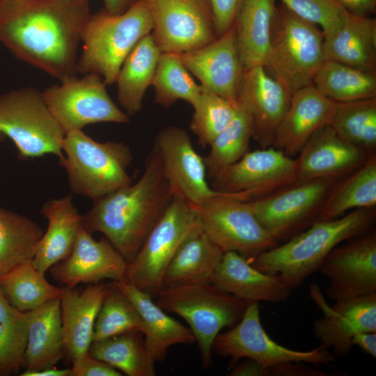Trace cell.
I'll use <instances>...</instances> for the list:
<instances>
[{"instance_id": "obj_1", "label": "cell", "mask_w": 376, "mask_h": 376, "mask_svg": "<svg viewBox=\"0 0 376 376\" xmlns=\"http://www.w3.org/2000/svg\"><path fill=\"white\" fill-rule=\"evenodd\" d=\"M89 0H0V42L16 57L65 81L77 72Z\"/></svg>"}, {"instance_id": "obj_2", "label": "cell", "mask_w": 376, "mask_h": 376, "mask_svg": "<svg viewBox=\"0 0 376 376\" xmlns=\"http://www.w3.org/2000/svg\"><path fill=\"white\" fill-rule=\"evenodd\" d=\"M172 196L153 146L141 178L93 200L92 208L83 216L81 226L91 234L102 233L129 263Z\"/></svg>"}, {"instance_id": "obj_3", "label": "cell", "mask_w": 376, "mask_h": 376, "mask_svg": "<svg viewBox=\"0 0 376 376\" xmlns=\"http://www.w3.org/2000/svg\"><path fill=\"white\" fill-rule=\"evenodd\" d=\"M375 216V208H361L335 219L317 221L283 244L247 260L261 272L279 274L292 290L320 269L336 246L367 231Z\"/></svg>"}, {"instance_id": "obj_4", "label": "cell", "mask_w": 376, "mask_h": 376, "mask_svg": "<svg viewBox=\"0 0 376 376\" xmlns=\"http://www.w3.org/2000/svg\"><path fill=\"white\" fill-rule=\"evenodd\" d=\"M152 27L147 0L136 1L120 14L104 9L91 14L81 37L83 50L77 72L97 73L106 85L116 83L125 58Z\"/></svg>"}, {"instance_id": "obj_5", "label": "cell", "mask_w": 376, "mask_h": 376, "mask_svg": "<svg viewBox=\"0 0 376 376\" xmlns=\"http://www.w3.org/2000/svg\"><path fill=\"white\" fill-rule=\"evenodd\" d=\"M59 164L66 171L72 192L93 200L130 185V147L121 142L96 141L82 130L65 134Z\"/></svg>"}, {"instance_id": "obj_6", "label": "cell", "mask_w": 376, "mask_h": 376, "mask_svg": "<svg viewBox=\"0 0 376 376\" xmlns=\"http://www.w3.org/2000/svg\"><path fill=\"white\" fill-rule=\"evenodd\" d=\"M321 29L276 5L272 40L264 68L291 95L313 84L324 61Z\"/></svg>"}, {"instance_id": "obj_7", "label": "cell", "mask_w": 376, "mask_h": 376, "mask_svg": "<svg viewBox=\"0 0 376 376\" xmlns=\"http://www.w3.org/2000/svg\"><path fill=\"white\" fill-rule=\"evenodd\" d=\"M157 304L184 318L189 325L205 367L212 365V345L224 328L242 319L247 304L210 282L162 288Z\"/></svg>"}, {"instance_id": "obj_8", "label": "cell", "mask_w": 376, "mask_h": 376, "mask_svg": "<svg viewBox=\"0 0 376 376\" xmlns=\"http://www.w3.org/2000/svg\"><path fill=\"white\" fill-rule=\"evenodd\" d=\"M200 229L194 207L180 197L172 196L137 253L127 263L125 281L156 297L175 254L184 242Z\"/></svg>"}, {"instance_id": "obj_9", "label": "cell", "mask_w": 376, "mask_h": 376, "mask_svg": "<svg viewBox=\"0 0 376 376\" xmlns=\"http://www.w3.org/2000/svg\"><path fill=\"white\" fill-rule=\"evenodd\" d=\"M0 132L14 143L20 159L47 154L63 157L65 133L36 89L22 88L0 97Z\"/></svg>"}, {"instance_id": "obj_10", "label": "cell", "mask_w": 376, "mask_h": 376, "mask_svg": "<svg viewBox=\"0 0 376 376\" xmlns=\"http://www.w3.org/2000/svg\"><path fill=\"white\" fill-rule=\"evenodd\" d=\"M336 184V178L297 181L247 203L258 221L279 243L317 221L322 203Z\"/></svg>"}, {"instance_id": "obj_11", "label": "cell", "mask_w": 376, "mask_h": 376, "mask_svg": "<svg viewBox=\"0 0 376 376\" xmlns=\"http://www.w3.org/2000/svg\"><path fill=\"white\" fill-rule=\"evenodd\" d=\"M76 76L47 88L41 95L65 134L97 123H125L126 113L107 93L102 77L94 72Z\"/></svg>"}, {"instance_id": "obj_12", "label": "cell", "mask_w": 376, "mask_h": 376, "mask_svg": "<svg viewBox=\"0 0 376 376\" xmlns=\"http://www.w3.org/2000/svg\"><path fill=\"white\" fill-rule=\"evenodd\" d=\"M193 206L201 230L224 252L235 251L250 259L279 244L247 202L221 194Z\"/></svg>"}, {"instance_id": "obj_13", "label": "cell", "mask_w": 376, "mask_h": 376, "mask_svg": "<svg viewBox=\"0 0 376 376\" xmlns=\"http://www.w3.org/2000/svg\"><path fill=\"white\" fill-rule=\"evenodd\" d=\"M211 187L224 196L251 201L297 180L296 159L269 147L249 151L212 178Z\"/></svg>"}, {"instance_id": "obj_14", "label": "cell", "mask_w": 376, "mask_h": 376, "mask_svg": "<svg viewBox=\"0 0 376 376\" xmlns=\"http://www.w3.org/2000/svg\"><path fill=\"white\" fill-rule=\"evenodd\" d=\"M212 352L230 357L233 364L240 359L249 358L266 368L288 361L313 365H329L336 361L334 354L326 350H294L275 342L262 325L257 302L247 304L240 321L228 331L218 334Z\"/></svg>"}, {"instance_id": "obj_15", "label": "cell", "mask_w": 376, "mask_h": 376, "mask_svg": "<svg viewBox=\"0 0 376 376\" xmlns=\"http://www.w3.org/2000/svg\"><path fill=\"white\" fill-rule=\"evenodd\" d=\"M152 37L162 53L182 54L217 37L209 0H147Z\"/></svg>"}, {"instance_id": "obj_16", "label": "cell", "mask_w": 376, "mask_h": 376, "mask_svg": "<svg viewBox=\"0 0 376 376\" xmlns=\"http://www.w3.org/2000/svg\"><path fill=\"white\" fill-rule=\"evenodd\" d=\"M153 146L173 196L196 206L222 194L208 184L204 159L195 150L186 130L166 127L158 132Z\"/></svg>"}, {"instance_id": "obj_17", "label": "cell", "mask_w": 376, "mask_h": 376, "mask_svg": "<svg viewBox=\"0 0 376 376\" xmlns=\"http://www.w3.org/2000/svg\"><path fill=\"white\" fill-rule=\"evenodd\" d=\"M336 246L319 271L329 281L327 295L336 300L376 293V233L366 231Z\"/></svg>"}, {"instance_id": "obj_18", "label": "cell", "mask_w": 376, "mask_h": 376, "mask_svg": "<svg viewBox=\"0 0 376 376\" xmlns=\"http://www.w3.org/2000/svg\"><path fill=\"white\" fill-rule=\"evenodd\" d=\"M127 263L107 238L97 241L80 227L72 251L50 267L53 278L68 288L104 279L125 281Z\"/></svg>"}, {"instance_id": "obj_19", "label": "cell", "mask_w": 376, "mask_h": 376, "mask_svg": "<svg viewBox=\"0 0 376 376\" xmlns=\"http://www.w3.org/2000/svg\"><path fill=\"white\" fill-rule=\"evenodd\" d=\"M292 95L264 66L244 69L237 100L250 113L253 138L261 148L272 147L276 130L290 106Z\"/></svg>"}, {"instance_id": "obj_20", "label": "cell", "mask_w": 376, "mask_h": 376, "mask_svg": "<svg viewBox=\"0 0 376 376\" xmlns=\"http://www.w3.org/2000/svg\"><path fill=\"white\" fill-rule=\"evenodd\" d=\"M182 63L203 87L237 101L244 70L238 54L234 25L210 43L180 54Z\"/></svg>"}, {"instance_id": "obj_21", "label": "cell", "mask_w": 376, "mask_h": 376, "mask_svg": "<svg viewBox=\"0 0 376 376\" xmlns=\"http://www.w3.org/2000/svg\"><path fill=\"white\" fill-rule=\"evenodd\" d=\"M322 310L324 315L313 322V334L320 340L318 347L331 349L336 357L349 353L355 334L376 332V293L336 300Z\"/></svg>"}, {"instance_id": "obj_22", "label": "cell", "mask_w": 376, "mask_h": 376, "mask_svg": "<svg viewBox=\"0 0 376 376\" xmlns=\"http://www.w3.org/2000/svg\"><path fill=\"white\" fill-rule=\"evenodd\" d=\"M368 154L341 138L330 125L324 126L308 140L298 154L297 181L336 178L361 166Z\"/></svg>"}, {"instance_id": "obj_23", "label": "cell", "mask_w": 376, "mask_h": 376, "mask_svg": "<svg viewBox=\"0 0 376 376\" xmlns=\"http://www.w3.org/2000/svg\"><path fill=\"white\" fill-rule=\"evenodd\" d=\"M336 102L322 95L313 84L292 95L288 109L272 147L293 157L320 129L329 125Z\"/></svg>"}, {"instance_id": "obj_24", "label": "cell", "mask_w": 376, "mask_h": 376, "mask_svg": "<svg viewBox=\"0 0 376 376\" xmlns=\"http://www.w3.org/2000/svg\"><path fill=\"white\" fill-rule=\"evenodd\" d=\"M210 283L245 301L284 302L290 290L279 274H267L253 267L235 251H225Z\"/></svg>"}, {"instance_id": "obj_25", "label": "cell", "mask_w": 376, "mask_h": 376, "mask_svg": "<svg viewBox=\"0 0 376 376\" xmlns=\"http://www.w3.org/2000/svg\"><path fill=\"white\" fill-rule=\"evenodd\" d=\"M107 287L97 283L81 290L68 287L63 289L61 311L64 351L71 361L88 352Z\"/></svg>"}, {"instance_id": "obj_26", "label": "cell", "mask_w": 376, "mask_h": 376, "mask_svg": "<svg viewBox=\"0 0 376 376\" xmlns=\"http://www.w3.org/2000/svg\"><path fill=\"white\" fill-rule=\"evenodd\" d=\"M40 213L47 220L48 226L37 244L32 262L37 269L45 272L70 253L83 216L74 205L71 194L47 201Z\"/></svg>"}, {"instance_id": "obj_27", "label": "cell", "mask_w": 376, "mask_h": 376, "mask_svg": "<svg viewBox=\"0 0 376 376\" xmlns=\"http://www.w3.org/2000/svg\"><path fill=\"white\" fill-rule=\"evenodd\" d=\"M115 282L136 308L143 326L146 348L155 362L166 358L171 346L196 341L189 327L164 313L148 293L125 281Z\"/></svg>"}, {"instance_id": "obj_28", "label": "cell", "mask_w": 376, "mask_h": 376, "mask_svg": "<svg viewBox=\"0 0 376 376\" xmlns=\"http://www.w3.org/2000/svg\"><path fill=\"white\" fill-rule=\"evenodd\" d=\"M324 58L376 72L375 18L356 16L343 10L339 26L324 39Z\"/></svg>"}, {"instance_id": "obj_29", "label": "cell", "mask_w": 376, "mask_h": 376, "mask_svg": "<svg viewBox=\"0 0 376 376\" xmlns=\"http://www.w3.org/2000/svg\"><path fill=\"white\" fill-rule=\"evenodd\" d=\"M276 0H244L233 22L243 69L264 66L270 48Z\"/></svg>"}, {"instance_id": "obj_30", "label": "cell", "mask_w": 376, "mask_h": 376, "mask_svg": "<svg viewBox=\"0 0 376 376\" xmlns=\"http://www.w3.org/2000/svg\"><path fill=\"white\" fill-rule=\"evenodd\" d=\"M64 354L61 298H58L31 311L24 368L36 371L53 368Z\"/></svg>"}, {"instance_id": "obj_31", "label": "cell", "mask_w": 376, "mask_h": 376, "mask_svg": "<svg viewBox=\"0 0 376 376\" xmlns=\"http://www.w3.org/2000/svg\"><path fill=\"white\" fill-rule=\"evenodd\" d=\"M161 54L150 33L140 40L125 58L116 83L118 100L127 116L134 115L141 109Z\"/></svg>"}, {"instance_id": "obj_32", "label": "cell", "mask_w": 376, "mask_h": 376, "mask_svg": "<svg viewBox=\"0 0 376 376\" xmlns=\"http://www.w3.org/2000/svg\"><path fill=\"white\" fill-rule=\"evenodd\" d=\"M224 251L201 230L179 248L163 278L162 288L210 282Z\"/></svg>"}, {"instance_id": "obj_33", "label": "cell", "mask_w": 376, "mask_h": 376, "mask_svg": "<svg viewBox=\"0 0 376 376\" xmlns=\"http://www.w3.org/2000/svg\"><path fill=\"white\" fill-rule=\"evenodd\" d=\"M375 205L376 156L372 154L343 182L336 184L322 203L317 221L341 217L348 210L375 208Z\"/></svg>"}, {"instance_id": "obj_34", "label": "cell", "mask_w": 376, "mask_h": 376, "mask_svg": "<svg viewBox=\"0 0 376 376\" xmlns=\"http://www.w3.org/2000/svg\"><path fill=\"white\" fill-rule=\"evenodd\" d=\"M313 85L335 102L376 97V72L365 70L334 61H324Z\"/></svg>"}, {"instance_id": "obj_35", "label": "cell", "mask_w": 376, "mask_h": 376, "mask_svg": "<svg viewBox=\"0 0 376 376\" xmlns=\"http://www.w3.org/2000/svg\"><path fill=\"white\" fill-rule=\"evenodd\" d=\"M31 260L19 263L0 275V290L7 301L21 311L34 310L46 302L61 298L63 288L49 283L45 272Z\"/></svg>"}, {"instance_id": "obj_36", "label": "cell", "mask_w": 376, "mask_h": 376, "mask_svg": "<svg viewBox=\"0 0 376 376\" xmlns=\"http://www.w3.org/2000/svg\"><path fill=\"white\" fill-rule=\"evenodd\" d=\"M141 331H129L93 341L89 354L128 376H155V361L148 352Z\"/></svg>"}, {"instance_id": "obj_37", "label": "cell", "mask_w": 376, "mask_h": 376, "mask_svg": "<svg viewBox=\"0 0 376 376\" xmlns=\"http://www.w3.org/2000/svg\"><path fill=\"white\" fill-rule=\"evenodd\" d=\"M43 233L27 217L0 207V275L33 260Z\"/></svg>"}, {"instance_id": "obj_38", "label": "cell", "mask_w": 376, "mask_h": 376, "mask_svg": "<svg viewBox=\"0 0 376 376\" xmlns=\"http://www.w3.org/2000/svg\"><path fill=\"white\" fill-rule=\"evenodd\" d=\"M31 311L12 306L0 290V376L16 375L24 368Z\"/></svg>"}, {"instance_id": "obj_39", "label": "cell", "mask_w": 376, "mask_h": 376, "mask_svg": "<svg viewBox=\"0 0 376 376\" xmlns=\"http://www.w3.org/2000/svg\"><path fill=\"white\" fill-rule=\"evenodd\" d=\"M329 125L347 142L373 153L376 148V97L336 102Z\"/></svg>"}, {"instance_id": "obj_40", "label": "cell", "mask_w": 376, "mask_h": 376, "mask_svg": "<svg viewBox=\"0 0 376 376\" xmlns=\"http://www.w3.org/2000/svg\"><path fill=\"white\" fill-rule=\"evenodd\" d=\"M151 85L155 90V102L166 108L179 100L187 102L193 107L202 90L177 53L161 54Z\"/></svg>"}, {"instance_id": "obj_41", "label": "cell", "mask_w": 376, "mask_h": 376, "mask_svg": "<svg viewBox=\"0 0 376 376\" xmlns=\"http://www.w3.org/2000/svg\"><path fill=\"white\" fill-rule=\"evenodd\" d=\"M253 134L252 118L238 102L233 120L209 145L210 152L203 158L207 174L212 178L219 171L242 158L249 151Z\"/></svg>"}, {"instance_id": "obj_42", "label": "cell", "mask_w": 376, "mask_h": 376, "mask_svg": "<svg viewBox=\"0 0 376 376\" xmlns=\"http://www.w3.org/2000/svg\"><path fill=\"white\" fill-rule=\"evenodd\" d=\"M143 326L140 315L130 299L115 281L107 285V292L97 313L93 341L129 331H141Z\"/></svg>"}, {"instance_id": "obj_43", "label": "cell", "mask_w": 376, "mask_h": 376, "mask_svg": "<svg viewBox=\"0 0 376 376\" xmlns=\"http://www.w3.org/2000/svg\"><path fill=\"white\" fill-rule=\"evenodd\" d=\"M201 88L200 97L193 107L190 129L197 136L198 143L206 147L233 120L238 101L223 97L202 86Z\"/></svg>"}, {"instance_id": "obj_44", "label": "cell", "mask_w": 376, "mask_h": 376, "mask_svg": "<svg viewBox=\"0 0 376 376\" xmlns=\"http://www.w3.org/2000/svg\"><path fill=\"white\" fill-rule=\"evenodd\" d=\"M297 17L318 26L324 38L332 35L339 26L343 9L336 0H281Z\"/></svg>"}, {"instance_id": "obj_45", "label": "cell", "mask_w": 376, "mask_h": 376, "mask_svg": "<svg viewBox=\"0 0 376 376\" xmlns=\"http://www.w3.org/2000/svg\"><path fill=\"white\" fill-rule=\"evenodd\" d=\"M70 376H120L111 365L92 357L89 352L72 360Z\"/></svg>"}, {"instance_id": "obj_46", "label": "cell", "mask_w": 376, "mask_h": 376, "mask_svg": "<svg viewBox=\"0 0 376 376\" xmlns=\"http://www.w3.org/2000/svg\"><path fill=\"white\" fill-rule=\"evenodd\" d=\"M243 1L209 0L217 37L224 34L233 25Z\"/></svg>"}, {"instance_id": "obj_47", "label": "cell", "mask_w": 376, "mask_h": 376, "mask_svg": "<svg viewBox=\"0 0 376 376\" xmlns=\"http://www.w3.org/2000/svg\"><path fill=\"white\" fill-rule=\"evenodd\" d=\"M303 361H288L268 368L267 376H329L330 374L312 368Z\"/></svg>"}, {"instance_id": "obj_48", "label": "cell", "mask_w": 376, "mask_h": 376, "mask_svg": "<svg viewBox=\"0 0 376 376\" xmlns=\"http://www.w3.org/2000/svg\"><path fill=\"white\" fill-rule=\"evenodd\" d=\"M343 10L356 16L371 17L376 10V0H336Z\"/></svg>"}, {"instance_id": "obj_49", "label": "cell", "mask_w": 376, "mask_h": 376, "mask_svg": "<svg viewBox=\"0 0 376 376\" xmlns=\"http://www.w3.org/2000/svg\"><path fill=\"white\" fill-rule=\"evenodd\" d=\"M268 368L252 359L246 358L234 363L229 375L231 376H267Z\"/></svg>"}, {"instance_id": "obj_50", "label": "cell", "mask_w": 376, "mask_h": 376, "mask_svg": "<svg viewBox=\"0 0 376 376\" xmlns=\"http://www.w3.org/2000/svg\"><path fill=\"white\" fill-rule=\"evenodd\" d=\"M352 345H357L363 352L376 357V332H361L352 338Z\"/></svg>"}, {"instance_id": "obj_51", "label": "cell", "mask_w": 376, "mask_h": 376, "mask_svg": "<svg viewBox=\"0 0 376 376\" xmlns=\"http://www.w3.org/2000/svg\"><path fill=\"white\" fill-rule=\"evenodd\" d=\"M138 0H102L104 10L112 14H120Z\"/></svg>"}, {"instance_id": "obj_52", "label": "cell", "mask_w": 376, "mask_h": 376, "mask_svg": "<svg viewBox=\"0 0 376 376\" xmlns=\"http://www.w3.org/2000/svg\"><path fill=\"white\" fill-rule=\"evenodd\" d=\"M70 369H56L54 367L36 371L25 370L21 376H70Z\"/></svg>"}, {"instance_id": "obj_53", "label": "cell", "mask_w": 376, "mask_h": 376, "mask_svg": "<svg viewBox=\"0 0 376 376\" xmlns=\"http://www.w3.org/2000/svg\"><path fill=\"white\" fill-rule=\"evenodd\" d=\"M4 137L5 136L0 132V142L3 140Z\"/></svg>"}]
</instances>
